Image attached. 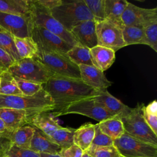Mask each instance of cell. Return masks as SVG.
Segmentation results:
<instances>
[{
    "label": "cell",
    "mask_w": 157,
    "mask_h": 157,
    "mask_svg": "<svg viewBox=\"0 0 157 157\" xmlns=\"http://www.w3.org/2000/svg\"><path fill=\"white\" fill-rule=\"evenodd\" d=\"M42 88L50 95L54 108L50 112L58 111L80 99L92 98L96 90L86 85L81 79L53 75Z\"/></svg>",
    "instance_id": "1"
},
{
    "label": "cell",
    "mask_w": 157,
    "mask_h": 157,
    "mask_svg": "<svg viewBox=\"0 0 157 157\" xmlns=\"http://www.w3.org/2000/svg\"><path fill=\"white\" fill-rule=\"evenodd\" d=\"M1 108L25 110L31 117L39 112L52 111L54 104L50 95L42 88L31 96L0 94Z\"/></svg>",
    "instance_id": "2"
},
{
    "label": "cell",
    "mask_w": 157,
    "mask_h": 157,
    "mask_svg": "<svg viewBox=\"0 0 157 157\" xmlns=\"http://www.w3.org/2000/svg\"><path fill=\"white\" fill-rule=\"evenodd\" d=\"M143 104H137L134 108L128 107L120 117L124 132L144 142L157 146V135L150 128L143 117Z\"/></svg>",
    "instance_id": "3"
},
{
    "label": "cell",
    "mask_w": 157,
    "mask_h": 157,
    "mask_svg": "<svg viewBox=\"0 0 157 157\" xmlns=\"http://www.w3.org/2000/svg\"><path fill=\"white\" fill-rule=\"evenodd\" d=\"M50 13L68 31L79 23L94 20L93 16L84 0L63 1V3L50 10Z\"/></svg>",
    "instance_id": "4"
},
{
    "label": "cell",
    "mask_w": 157,
    "mask_h": 157,
    "mask_svg": "<svg viewBox=\"0 0 157 157\" xmlns=\"http://www.w3.org/2000/svg\"><path fill=\"white\" fill-rule=\"evenodd\" d=\"M34 59L44 65L53 75L80 79L78 66L74 63L65 53L38 50Z\"/></svg>",
    "instance_id": "5"
},
{
    "label": "cell",
    "mask_w": 157,
    "mask_h": 157,
    "mask_svg": "<svg viewBox=\"0 0 157 157\" xmlns=\"http://www.w3.org/2000/svg\"><path fill=\"white\" fill-rule=\"evenodd\" d=\"M30 15L34 26L47 29L72 46L78 44L71 33L53 17L50 11L40 6L36 0H30Z\"/></svg>",
    "instance_id": "6"
},
{
    "label": "cell",
    "mask_w": 157,
    "mask_h": 157,
    "mask_svg": "<svg viewBox=\"0 0 157 157\" xmlns=\"http://www.w3.org/2000/svg\"><path fill=\"white\" fill-rule=\"evenodd\" d=\"M7 71L13 77L42 85L53 75L44 65L34 58L21 59L15 61Z\"/></svg>",
    "instance_id": "7"
},
{
    "label": "cell",
    "mask_w": 157,
    "mask_h": 157,
    "mask_svg": "<svg viewBox=\"0 0 157 157\" xmlns=\"http://www.w3.org/2000/svg\"><path fill=\"white\" fill-rule=\"evenodd\" d=\"M49 112L53 118L66 114H79L94 119L99 122L113 117L96 102L93 97L80 99L69 104L58 111Z\"/></svg>",
    "instance_id": "8"
},
{
    "label": "cell",
    "mask_w": 157,
    "mask_h": 157,
    "mask_svg": "<svg viewBox=\"0 0 157 157\" xmlns=\"http://www.w3.org/2000/svg\"><path fill=\"white\" fill-rule=\"evenodd\" d=\"M122 157H157V146L144 142L124 132L113 140Z\"/></svg>",
    "instance_id": "9"
},
{
    "label": "cell",
    "mask_w": 157,
    "mask_h": 157,
    "mask_svg": "<svg viewBox=\"0 0 157 157\" xmlns=\"http://www.w3.org/2000/svg\"><path fill=\"white\" fill-rule=\"evenodd\" d=\"M0 28L13 37L25 38L31 37L34 24L30 13L21 15L0 12Z\"/></svg>",
    "instance_id": "10"
},
{
    "label": "cell",
    "mask_w": 157,
    "mask_h": 157,
    "mask_svg": "<svg viewBox=\"0 0 157 157\" xmlns=\"http://www.w3.org/2000/svg\"><path fill=\"white\" fill-rule=\"evenodd\" d=\"M96 32L98 45L109 48L115 52L126 47L122 29L108 20L96 23Z\"/></svg>",
    "instance_id": "11"
},
{
    "label": "cell",
    "mask_w": 157,
    "mask_h": 157,
    "mask_svg": "<svg viewBox=\"0 0 157 157\" xmlns=\"http://www.w3.org/2000/svg\"><path fill=\"white\" fill-rule=\"evenodd\" d=\"M121 19L124 26L145 27L157 21V8H142L128 2Z\"/></svg>",
    "instance_id": "12"
},
{
    "label": "cell",
    "mask_w": 157,
    "mask_h": 157,
    "mask_svg": "<svg viewBox=\"0 0 157 157\" xmlns=\"http://www.w3.org/2000/svg\"><path fill=\"white\" fill-rule=\"evenodd\" d=\"M31 37L36 43L38 50H56L66 53L73 47L59 36L39 26H34Z\"/></svg>",
    "instance_id": "13"
},
{
    "label": "cell",
    "mask_w": 157,
    "mask_h": 157,
    "mask_svg": "<svg viewBox=\"0 0 157 157\" xmlns=\"http://www.w3.org/2000/svg\"><path fill=\"white\" fill-rule=\"evenodd\" d=\"M78 44L91 49L98 45L96 22L94 20L83 21L70 31Z\"/></svg>",
    "instance_id": "14"
},
{
    "label": "cell",
    "mask_w": 157,
    "mask_h": 157,
    "mask_svg": "<svg viewBox=\"0 0 157 157\" xmlns=\"http://www.w3.org/2000/svg\"><path fill=\"white\" fill-rule=\"evenodd\" d=\"M80 79L88 86L95 90H106L112 85L105 76L104 72L93 66L78 65Z\"/></svg>",
    "instance_id": "15"
},
{
    "label": "cell",
    "mask_w": 157,
    "mask_h": 157,
    "mask_svg": "<svg viewBox=\"0 0 157 157\" xmlns=\"http://www.w3.org/2000/svg\"><path fill=\"white\" fill-rule=\"evenodd\" d=\"M0 118L4 122L7 131L13 132L29 124L30 115L25 110L1 108Z\"/></svg>",
    "instance_id": "16"
},
{
    "label": "cell",
    "mask_w": 157,
    "mask_h": 157,
    "mask_svg": "<svg viewBox=\"0 0 157 157\" xmlns=\"http://www.w3.org/2000/svg\"><path fill=\"white\" fill-rule=\"evenodd\" d=\"M93 66L104 72L108 69L115 60V52L100 45H96L90 49Z\"/></svg>",
    "instance_id": "17"
},
{
    "label": "cell",
    "mask_w": 157,
    "mask_h": 157,
    "mask_svg": "<svg viewBox=\"0 0 157 157\" xmlns=\"http://www.w3.org/2000/svg\"><path fill=\"white\" fill-rule=\"evenodd\" d=\"M29 149L39 153L55 155L58 154L61 148L40 130L34 128Z\"/></svg>",
    "instance_id": "18"
},
{
    "label": "cell",
    "mask_w": 157,
    "mask_h": 157,
    "mask_svg": "<svg viewBox=\"0 0 157 157\" xmlns=\"http://www.w3.org/2000/svg\"><path fill=\"white\" fill-rule=\"evenodd\" d=\"M93 98L112 116L119 115L128 107L126 105L109 93L107 89L96 90L95 95Z\"/></svg>",
    "instance_id": "19"
},
{
    "label": "cell",
    "mask_w": 157,
    "mask_h": 157,
    "mask_svg": "<svg viewBox=\"0 0 157 157\" xmlns=\"http://www.w3.org/2000/svg\"><path fill=\"white\" fill-rule=\"evenodd\" d=\"M29 124L49 137L61 126L49 112L37 113L30 117Z\"/></svg>",
    "instance_id": "20"
},
{
    "label": "cell",
    "mask_w": 157,
    "mask_h": 157,
    "mask_svg": "<svg viewBox=\"0 0 157 157\" xmlns=\"http://www.w3.org/2000/svg\"><path fill=\"white\" fill-rule=\"evenodd\" d=\"M128 3L126 0H105V20L123 29L121 17Z\"/></svg>",
    "instance_id": "21"
},
{
    "label": "cell",
    "mask_w": 157,
    "mask_h": 157,
    "mask_svg": "<svg viewBox=\"0 0 157 157\" xmlns=\"http://www.w3.org/2000/svg\"><path fill=\"white\" fill-rule=\"evenodd\" d=\"M94 124L86 123L78 129H75L73 140L74 144L79 147L83 151L86 150L91 145L94 136Z\"/></svg>",
    "instance_id": "22"
},
{
    "label": "cell",
    "mask_w": 157,
    "mask_h": 157,
    "mask_svg": "<svg viewBox=\"0 0 157 157\" xmlns=\"http://www.w3.org/2000/svg\"><path fill=\"white\" fill-rule=\"evenodd\" d=\"M34 128L31 125L23 126L13 132H8V137L12 145L29 149Z\"/></svg>",
    "instance_id": "23"
},
{
    "label": "cell",
    "mask_w": 157,
    "mask_h": 157,
    "mask_svg": "<svg viewBox=\"0 0 157 157\" xmlns=\"http://www.w3.org/2000/svg\"><path fill=\"white\" fill-rule=\"evenodd\" d=\"M98 125L101 131L113 140L124 133L123 123L118 115L99 122Z\"/></svg>",
    "instance_id": "24"
},
{
    "label": "cell",
    "mask_w": 157,
    "mask_h": 157,
    "mask_svg": "<svg viewBox=\"0 0 157 157\" xmlns=\"http://www.w3.org/2000/svg\"><path fill=\"white\" fill-rule=\"evenodd\" d=\"M0 12L27 15L30 13V0H0Z\"/></svg>",
    "instance_id": "25"
},
{
    "label": "cell",
    "mask_w": 157,
    "mask_h": 157,
    "mask_svg": "<svg viewBox=\"0 0 157 157\" xmlns=\"http://www.w3.org/2000/svg\"><path fill=\"white\" fill-rule=\"evenodd\" d=\"M15 45L21 59L34 58L37 53L38 48L36 43L31 37L18 38L13 37Z\"/></svg>",
    "instance_id": "26"
},
{
    "label": "cell",
    "mask_w": 157,
    "mask_h": 157,
    "mask_svg": "<svg viewBox=\"0 0 157 157\" xmlns=\"http://www.w3.org/2000/svg\"><path fill=\"white\" fill-rule=\"evenodd\" d=\"M0 94L23 96L14 77L7 70L0 72Z\"/></svg>",
    "instance_id": "27"
},
{
    "label": "cell",
    "mask_w": 157,
    "mask_h": 157,
    "mask_svg": "<svg viewBox=\"0 0 157 157\" xmlns=\"http://www.w3.org/2000/svg\"><path fill=\"white\" fill-rule=\"evenodd\" d=\"M122 34L126 46L135 44L145 45L144 27L124 26Z\"/></svg>",
    "instance_id": "28"
},
{
    "label": "cell",
    "mask_w": 157,
    "mask_h": 157,
    "mask_svg": "<svg viewBox=\"0 0 157 157\" xmlns=\"http://www.w3.org/2000/svg\"><path fill=\"white\" fill-rule=\"evenodd\" d=\"M69 59L77 66L80 64L93 66L90 49L78 44L66 53Z\"/></svg>",
    "instance_id": "29"
},
{
    "label": "cell",
    "mask_w": 157,
    "mask_h": 157,
    "mask_svg": "<svg viewBox=\"0 0 157 157\" xmlns=\"http://www.w3.org/2000/svg\"><path fill=\"white\" fill-rule=\"evenodd\" d=\"M75 129L61 127L48 137L61 148H67L74 144L73 136Z\"/></svg>",
    "instance_id": "30"
},
{
    "label": "cell",
    "mask_w": 157,
    "mask_h": 157,
    "mask_svg": "<svg viewBox=\"0 0 157 157\" xmlns=\"http://www.w3.org/2000/svg\"><path fill=\"white\" fill-rule=\"evenodd\" d=\"M0 48L6 52L15 61L21 59L15 45L13 36L7 31H0Z\"/></svg>",
    "instance_id": "31"
},
{
    "label": "cell",
    "mask_w": 157,
    "mask_h": 157,
    "mask_svg": "<svg viewBox=\"0 0 157 157\" xmlns=\"http://www.w3.org/2000/svg\"><path fill=\"white\" fill-rule=\"evenodd\" d=\"M84 151L92 157H122L114 145L107 147L91 145Z\"/></svg>",
    "instance_id": "32"
},
{
    "label": "cell",
    "mask_w": 157,
    "mask_h": 157,
    "mask_svg": "<svg viewBox=\"0 0 157 157\" xmlns=\"http://www.w3.org/2000/svg\"><path fill=\"white\" fill-rule=\"evenodd\" d=\"M96 23L105 20V0H84Z\"/></svg>",
    "instance_id": "33"
},
{
    "label": "cell",
    "mask_w": 157,
    "mask_h": 157,
    "mask_svg": "<svg viewBox=\"0 0 157 157\" xmlns=\"http://www.w3.org/2000/svg\"><path fill=\"white\" fill-rule=\"evenodd\" d=\"M17 86L23 96H33L42 89V85L14 77Z\"/></svg>",
    "instance_id": "34"
},
{
    "label": "cell",
    "mask_w": 157,
    "mask_h": 157,
    "mask_svg": "<svg viewBox=\"0 0 157 157\" xmlns=\"http://www.w3.org/2000/svg\"><path fill=\"white\" fill-rule=\"evenodd\" d=\"M145 45L150 47L157 52V21L144 27Z\"/></svg>",
    "instance_id": "35"
},
{
    "label": "cell",
    "mask_w": 157,
    "mask_h": 157,
    "mask_svg": "<svg viewBox=\"0 0 157 157\" xmlns=\"http://www.w3.org/2000/svg\"><path fill=\"white\" fill-rule=\"evenodd\" d=\"M94 136L91 145L96 147H107L113 145V140L101 131L98 123L94 124Z\"/></svg>",
    "instance_id": "36"
},
{
    "label": "cell",
    "mask_w": 157,
    "mask_h": 157,
    "mask_svg": "<svg viewBox=\"0 0 157 157\" xmlns=\"http://www.w3.org/2000/svg\"><path fill=\"white\" fill-rule=\"evenodd\" d=\"M6 156L9 157H40V153L30 149L23 148L12 145Z\"/></svg>",
    "instance_id": "37"
},
{
    "label": "cell",
    "mask_w": 157,
    "mask_h": 157,
    "mask_svg": "<svg viewBox=\"0 0 157 157\" xmlns=\"http://www.w3.org/2000/svg\"><path fill=\"white\" fill-rule=\"evenodd\" d=\"M83 153V151L74 144L67 148H61L58 155L61 157H82Z\"/></svg>",
    "instance_id": "38"
},
{
    "label": "cell",
    "mask_w": 157,
    "mask_h": 157,
    "mask_svg": "<svg viewBox=\"0 0 157 157\" xmlns=\"http://www.w3.org/2000/svg\"><path fill=\"white\" fill-rule=\"evenodd\" d=\"M12 144L8 137V131L0 132V157L6 156Z\"/></svg>",
    "instance_id": "39"
},
{
    "label": "cell",
    "mask_w": 157,
    "mask_h": 157,
    "mask_svg": "<svg viewBox=\"0 0 157 157\" xmlns=\"http://www.w3.org/2000/svg\"><path fill=\"white\" fill-rule=\"evenodd\" d=\"M143 117L150 128L157 135V115L149 114L143 110Z\"/></svg>",
    "instance_id": "40"
},
{
    "label": "cell",
    "mask_w": 157,
    "mask_h": 157,
    "mask_svg": "<svg viewBox=\"0 0 157 157\" xmlns=\"http://www.w3.org/2000/svg\"><path fill=\"white\" fill-rule=\"evenodd\" d=\"M36 1L40 6L50 11L63 3L61 0H36Z\"/></svg>",
    "instance_id": "41"
},
{
    "label": "cell",
    "mask_w": 157,
    "mask_h": 157,
    "mask_svg": "<svg viewBox=\"0 0 157 157\" xmlns=\"http://www.w3.org/2000/svg\"><path fill=\"white\" fill-rule=\"evenodd\" d=\"M0 61L8 69L15 61L4 50L0 48Z\"/></svg>",
    "instance_id": "42"
},
{
    "label": "cell",
    "mask_w": 157,
    "mask_h": 157,
    "mask_svg": "<svg viewBox=\"0 0 157 157\" xmlns=\"http://www.w3.org/2000/svg\"><path fill=\"white\" fill-rule=\"evenodd\" d=\"M143 110L147 113L157 115V102L156 100L153 101L147 106H144Z\"/></svg>",
    "instance_id": "43"
},
{
    "label": "cell",
    "mask_w": 157,
    "mask_h": 157,
    "mask_svg": "<svg viewBox=\"0 0 157 157\" xmlns=\"http://www.w3.org/2000/svg\"><path fill=\"white\" fill-rule=\"evenodd\" d=\"M6 128L5 126V124L2 120L0 118V132H6Z\"/></svg>",
    "instance_id": "44"
},
{
    "label": "cell",
    "mask_w": 157,
    "mask_h": 157,
    "mask_svg": "<svg viewBox=\"0 0 157 157\" xmlns=\"http://www.w3.org/2000/svg\"><path fill=\"white\" fill-rule=\"evenodd\" d=\"M40 157H61L58 154L50 155V154H45V153H40Z\"/></svg>",
    "instance_id": "45"
},
{
    "label": "cell",
    "mask_w": 157,
    "mask_h": 157,
    "mask_svg": "<svg viewBox=\"0 0 157 157\" xmlns=\"http://www.w3.org/2000/svg\"><path fill=\"white\" fill-rule=\"evenodd\" d=\"M7 68L0 61V72L3 71H5V70H7Z\"/></svg>",
    "instance_id": "46"
},
{
    "label": "cell",
    "mask_w": 157,
    "mask_h": 157,
    "mask_svg": "<svg viewBox=\"0 0 157 157\" xmlns=\"http://www.w3.org/2000/svg\"><path fill=\"white\" fill-rule=\"evenodd\" d=\"M82 157H92V156H90V155H88V153H86L85 151H83V153Z\"/></svg>",
    "instance_id": "47"
},
{
    "label": "cell",
    "mask_w": 157,
    "mask_h": 157,
    "mask_svg": "<svg viewBox=\"0 0 157 157\" xmlns=\"http://www.w3.org/2000/svg\"><path fill=\"white\" fill-rule=\"evenodd\" d=\"M0 31H3V30H2V29L0 28Z\"/></svg>",
    "instance_id": "48"
},
{
    "label": "cell",
    "mask_w": 157,
    "mask_h": 157,
    "mask_svg": "<svg viewBox=\"0 0 157 157\" xmlns=\"http://www.w3.org/2000/svg\"><path fill=\"white\" fill-rule=\"evenodd\" d=\"M4 157H9V156H4Z\"/></svg>",
    "instance_id": "49"
}]
</instances>
